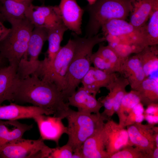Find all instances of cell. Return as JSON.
<instances>
[{
    "mask_svg": "<svg viewBox=\"0 0 158 158\" xmlns=\"http://www.w3.org/2000/svg\"><path fill=\"white\" fill-rule=\"evenodd\" d=\"M66 100L54 83L34 75L18 78L12 101L31 104L44 109L47 115L52 114L63 119L70 109Z\"/></svg>",
    "mask_w": 158,
    "mask_h": 158,
    "instance_id": "1",
    "label": "cell"
},
{
    "mask_svg": "<svg viewBox=\"0 0 158 158\" xmlns=\"http://www.w3.org/2000/svg\"><path fill=\"white\" fill-rule=\"evenodd\" d=\"M75 36L74 53L66 75V87L62 92L66 100L75 92L91 67V57L94 47L106 41L104 37H101L98 34L90 37Z\"/></svg>",
    "mask_w": 158,
    "mask_h": 158,
    "instance_id": "2",
    "label": "cell"
},
{
    "mask_svg": "<svg viewBox=\"0 0 158 158\" xmlns=\"http://www.w3.org/2000/svg\"><path fill=\"white\" fill-rule=\"evenodd\" d=\"M132 8L131 0H96L89 4L85 8L89 16L85 37L97 34L102 26L111 19L125 20Z\"/></svg>",
    "mask_w": 158,
    "mask_h": 158,
    "instance_id": "3",
    "label": "cell"
},
{
    "mask_svg": "<svg viewBox=\"0 0 158 158\" xmlns=\"http://www.w3.org/2000/svg\"><path fill=\"white\" fill-rule=\"evenodd\" d=\"M68 125L67 134L68 140L67 144L73 151L80 149L88 138L102 129L107 118L100 113L92 114L70 109L66 116Z\"/></svg>",
    "mask_w": 158,
    "mask_h": 158,
    "instance_id": "4",
    "label": "cell"
},
{
    "mask_svg": "<svg viewBox=\"0 0 158 158\" xmlns=\"http://www.w3.org/2000/svg\"><path fill=\"white\" fill-rule=\"evenodd\" d=\"M11 25L7 35L0 41V52L9 65L17 66L27 50L35 27L26 18L8 21Z\"/></svg>",
    "mask_w": 158,
    "mask_h": 158,
    "instance_id": "5",
    "label": "cell"
},
{
    "mask_svg": "<svg viewBox=\"0 0 158 158\" xmlns=\"http://www.w3.org/2000/svg\"><path fill=\"white\" fill-rule=\"evenodd\" d=\"M75 45V38L69 39L65 45L61 47L51 62L44 64L40 61L35 75L54 83L62 92L66 87V75Z\"/></svg>",
    "mask_w": 158,
    "mask_h": 158,
    "instance_id": "6",
    "label": "cell"
},
{
    "mask_svg": "<svg viewBox=\"0 0 158 158\" xmlns=\"http://www.w3.org/2000/svg\"><path fill=\"white\" fill-rule=\"evenodd\" d=\"M101 28L104 37L110 44L134 45L142 47L148 46L146 24L138 28L125 20L114 19L106 22Z\"/></svg>",
    "mask_w": 158,
    "mask_h": 158,
    "instance_id": "7",
    "label": "cell"
},
{
    "mask_svg": "<svg viewBox=\"0 0 158 158\" xmlns=\"http://www.w3.org/2000/svg\"><path fill=\"white\" fill-rule=\"evenodd\" d=\"M46 146L41 138L32 140L22 138L4 145L0 150V158H41Z\"/></svg>",
    "mask_w": 158,
    "mask_h": 158,
    "instance_id": "8",
    "label": "cell"
},
{
    "mask_svg": "<svg viewBox=\"0 0 158 158\" xmlns=\"http://www.w3.org/2000/svg\"><path fill=\"white\" fill-rule=\"evenodd\" d=\"M130 143L152 158L156 147L155 138L158 133V127L150 124L135 123L126 126Z\"/></svg>",
    "mask_w": 158,
    "mask_h": 158,
    "instance_id": "9",
    "label": "cell"
},
{
    "mask_svg": "<svg viewBox=\"0 0 158 158\" xmlns=\"http://www.w3.org/2000/svg\"><path fill=\"white\" fill-rule=\"evenodd\" d=\"M47 29L35 27L31 34L26 52L21 60V68L26 72L32 73L37 69L40 62L39 56L44 42L47 40Z\"/></svg>",
    "mask_w": 158,
    "mask_h": 158,
    "instance_id": "10",
    "label": "cell"
},
{
    "mask_svg": "<svg viewBox=\"0 0 158 158\" xmlns=\"http://www.w3.org/2000/svg\"><path fill=\"white\" fill-rule=\"evenodd\" d=\"M25 18L35 27L48 29L62 22L58 6H36L32 3L27 8Z\"/></svg>",
    "mask_w": 158,
    "mask_h": 158,
    "instance_id": "11",
    "label": "cell"
},
{
    "mask_svg": "<svg viewBox=\"0 0 158 158\" xmlns=\"http://www.w3.org/2000/svg\"><path fill=\"white\" fill-rule=\"evenodd\" d=\"M44 115L39 114L33 118L38 126L41 138L43 140L54 141L58 144L62 135L66 133L67 127L63 124L61 118Z\"/></svg>",
    "mask_w": 158,
    "mask_h": 158,
    "instance_id": "12",
    "label": "cell"
},
{
    "mask_svg": "<svg viewBox=\"0 0 158 158\" xmlns=\"http://www.w3.org/2000/svg\"><path fill=\"white\" fill-rule=\"evenodd\" d=\"M63 23L76 35L82 33L81 28L84 10L75 0H61L58 6Z\"/></svg>",
    "mask_w": 158,
    "mask_h": 158,
    "instance_id": "13",
    "label": "cell"
},
{
    "mask_svg": "<svg viewBox=\"0 0 158 158\" xmlns=\"http://www.w3.org/2000/svg\"><path fill=\"white\" fill-rule=\"evenodd\" d=\"M107 121L104 125L107 134L105 149L110 158L111 155L126 146L132 145L126 129L121 127L113 120Z\"/></svg>",
    "mask_w": 158,
    "mask_h": 158,
    "instance_id": "14",
    "label": "cell"
},
{
    "mask_svg": "<svg viewBox=\"0 0 158 158\" xmlns=\"http://www.w3.org/2000/svg\"><path fill=\"white\" fill-rule=\"evenodd\" d=\"M117 76L115 73H108L91 66L81 83L87 92L96 96L101 88L106 87Z\"/></svg>",
    "mask_w": 158,
    "mask_h": 158,
    "instance_id": "15",
    "label": "cell"
},
{
    "mask_svg": "<svg viewBox=\"0 0 158 158\" xmlns=\"http://www.w3.org/2000/svg\"><path fill=\"white\" fill-rule=\"evenodd\" d=\"M107 134L104 127L87 139L80 147L83 158H109L105 149Z\"/></svg>",
    "mask_w": 158,
    "mask_h": 158,
    "instance_id": "16",
    "label": "cell"
},
{
    "mask_svg": "<svg viewBox=\"0 0 158 158\" xmlns=\"http://www.w3.org/2000/svg\"><path fill=\"white\" fill-rule=\"evenodd\" d=\"M69 105L77 108L79 111L92 114L99 113L102 107L96 96L89 93L83 87L78 88L67 99Z\"/></svg>",
    "mask_w": 158,
    "mask_h": 158,
    "instance_id": "17",
    "label": "cell"
},
{
    "mask_svg": "<svg viewBox=\"0 0 158 158\" xmlns=\"http://www.w3.org/2000/svg\"><path fill=\"white\" fill-rule=\"evenodd\" d=\"M40 114L47 115L43 109L34 106H23L11 103L8 105H0V120H17L32 118Z\"/></svg>",
    "mask_w": 158,
    "mask_h": 158,
    "instance_id": "18",
    "label": "cell"
},
{
    "mask_svg": "<svg viewBox=\"0 0 158 158\" xmlns=\"http://www.w3.org/2000/svg\"><path fill=\"white\" fill-rule=\"evenodd\" d=\"M120 73L128 80L133 90H135L147 77L136 54L128 57L124 62Z\"/></svg>",
    "mask_w": 158,
    "mask_h": 158,
    "instance_id": "19",
    "label": "cell"
},
{
    "mask_svg": "<svg viewBox=\"0 0 158 158\" xmlns=\"http://www.w3.org/2000/svg\"><path fill=\"white\" fill-rule=\"evenodd\" d=\"M17 66L9 65L0 68V105L4 101L13 100L16 83L19 78Z\"/></svg>",
    "mask_w": 158,
    "mask_h": 158,
    "instance_id": "20",
    "label": "cell"
},
{
    "mask_svg": "<svg viewBox=\"0 0 158 158\" xmlns=\"http://www.w3.org/2000/svg\"><path fill=\"white\" fill-rule=\"evenodd\" d=\"M17 120L3 121L0 120V150L6 143L22 138L24 133L33 127Z\"/></svg>",
    "mask_w": 158,
    "mask_h": 158,
    "instance_id": "21",
    "label": "cell"
},
{
    "mask_svg": "<svg viewBox=\"0 0 158 158\" xmlns=\"http://www.w3.org/2000/svg\"><path fill=\"white\" fill-rule=\"evenodd\" d=\"M47 29L48 47L47 55L41 61V63L44 64L49 63L53 61L61 47V44L64 34L68 30L63 22Z\"/></svg>",
    "mask_w": 158,
    "mask_h": 158,
    "instance_id": "22",
    "label": "cell"
},
{
    "mask_svg": "<svg viewBox=\"0 0 158 158\" xmlns=\"http://www.w3.org/2000/svg\"><path fill=\"white\" fill-rule=\"evenodd\" d=\"M155 0H131L130 24L135 27L143 26L147 22Z\"/></svg>",
    "mask_w": 158,
    "mask_h": 158,
    "instance_id": "23",
    "label": "cell"
},
{
    "mask_svg": "<svg viewBox=\"0 0 158 158\" xmlns=\"http://www.w3.org/2000/svg\"><path fill=\"white\" fill-rule=\"evenodd\" d=\"M140 102L143 105L148 106L158 103V80L157 79L147 77L137 89Z\"/></svg>",
    "mask_w": 158,
    "mask_h": 158,
    "instance_id": "24",
    "label": "cell"
},
{
    "mask_svg": "<svg viewBox=\"0 0 158 158\" xmlns=\"http://www.w3.org/2000/svg\"><path fill=\"white\" fill-rule=\"evenodd\" d=\"M143 68L147 77L158 68V47L157 45L145 47L136 54Z\"/></svg>",
    "mask_w": 158,
    "mask_h": 158,
    "instance_id": "25",
    "label": "cell"
},
{
    "mask_svg": "<svg viewBox=\"0 0 158 158\" xmlns=\"http://www.w3.org/2000/svg\"><path fill=\"white\" fill-rule=\"evenodd\" d=\"M0 2L1 14L4 20L8 21L12 19L25 18L26 10L30 4L18 2L13 0H0Z\"/></svg>",
    "mask_w": 158,
    "mask_h": 158,
    "instance_id": "26",
    "label": "cell"
},
{
    "mask_svg": "<svg viewBox=\"0 0 158 158\" xmlns=\"http://www.w3.org/2000/svg\"><path fill=\"white\" fill-rule=\"evenodd\" d=\"M140 102L138 92L132 90L125 95L123 97L119 107L116 112L119 119L118 125L124 128L127 118L133 107Z\"/></svg>",
    "mask_w": 158,
    "mask_h": 158,
    "instance_id": "27",
    "label": "cell"
},
{
    "mask_svg": "<svg viewBox=\"0 0 158 158\" xmlns=\"http://www.w3.org/2000/svg\"><path fill=\"white\" fill-rule=\"evenodd\" d=\"M129 85L128 80L123 76H117L106 88L109 90L114 100V113L118 110L122 100L127 93L126 88Z\"/></svg>",
    "mask_w": 158,
    "mask_h": 158,
    "instance_id": "28",
    "label": "cell"
},
{
    "mask_svg": "<svg viewBox=\"0 0 158 158\" xmlns=\"http://www.w3.org/2000/svg\"><path fill=\"white\" fill-rule=\"evenodd\" d=\"M147 21L146 31L148 46L158 45V0H155Z\"/></svg>",
    "mask_w": 158,
    "mask_h": 158,
    "instance_id": "29",
    "label": "cell"
},
{
    "mask_svg": "<svg viewBox=\"0 0 158 158\" xmlns=\"http://www.w3.org/2000/svg\"><path fill=\"white\" fill-rule=\"evenodd\" d=\"M97 52L113 67L116 72L120 73L123 62L112 46L109 45L104 46L99 44Z\"/></svg>",
    "mask_w": 158,
    "mask_h": 158,
    "instance_id": "30",
    "label": "cell"
},
{
    "mask_svg": "<svg viewBox=\"0 0 158 158\" xmlns=\"http://www.w3.org/2000/svg\"><path fill=\"white\" fill-rule=\"evenodd\" d=\"M110 158H150L138 147L128 145L110 156Z\"/></svg>",
    "mask_w": 158,
    "mask_h": 158,
    "instance_id": "31",
    "label": "cell"
},
{
    "mask_svg": "<svg viewBox=\"0 0 158 158\" xmlns=\"http://www.w3.org/2000/svg\"><path fill=\"white\" fill-rule=\"evenodd\" d=\"M73 150L67 144L61 147L55 148H47L44 155V158H72Z\"/></svg>",
    "mask_w": 158,
    "mask_h": 158,
    "instance_id": "32",
    "label": "cell"
},
{
    "mask_svg": "<svg viewBox=\"0 0 158 158\" xmlns=\"http://www.w3.org/2000/svg\"><path fill=\"white\" fill-rule=\"evenodd\" d=\"M91 61L93 64L94 67L97 69L108 73L116 72L113 67L106 61L97 52L92 53Z\"/></svg>",
    "mask_w": 158,
    "mask_h": 158,
    "instance_id": "33",
    "label": "cell"
},
{
    "mask_svg": "<svg viewBox=\"0 0 158 158\" xmlns=\"http://www.w3.org/2000/svg\"><path fill=\"white\" fill-rule=\"evenodd\" d=\"M145 114L158 115V103H153L147 106L143 113Z\"/></svg>",
    "mask_w": 158,
    "mask_h": 158,
    "instance_id": "34",
    "label": "cell"
},
{
    "mask_svg": "<svg viewBox=\"0 0 158 158\" xmlns=\"http://www.w3.org/2000/svg\"><path fill=\"white\" fill-rule=\"evenodd\" d=\"M4 20L0 17V41L4 39L9 32L10 28H6L4 24Z\"/></svg>",
    "mask_w": 158,
    "mask_h": 158,
    "instance_id": "35",
    "label": "cell"
},
{
    "mask_svg": "<svg viewBox=\"0 0 158 158\" xmlns=\"http://www.w3.org/2000/svg\"><path fill=\"white\" fill-rule=\"evenodd\" d=\"M144 115V119L147 121L148 123L153 125L158 124V115L145 114Z\"/></svg>",
    "mask_w": 158,
    "mask_h": 158,
    "instance_id": "36",
    "label": "cell"
},
{
    "mask_svg": "<svg viewBox=\"0 0 158 158\" xmlns=\"http://www.w3.org/2000/svg\"><path fill=\"white\" fill-rule=\"evenodd\" d=\"M158 158V147H156L152 153V158Z\"/></svg>",
    "mask_w": 158,
    "mask_h": 158,
    "instance_id": "37",
    "label": "cell"
},
{
    "mask_svg": "<svg viewBox=\"0 0 158 158\" xmlns=\"http://www.w3.org/2000/svg\"><path fill=\"white\" fill-rule=\"evenodd\" d=\"M4 58L2 56L0 52V68L2 67L1 66V65L3 62V60Z\"/></svg>",
    "mask_w": 158,
    "mask_h": 158,
    "instance_id": "38",
    "label": "cell"
},
{
    "mask_svg": "<svg viewBox=\"0 0 158 158\" xmlns=\"http://www.w3.org/2000/svg\"><path fill=\"white\" fill-rule=\"evenodd\" d=\"M89 3V4H92L94 3L96 0H87Z\"/></svg>",
    "mask_w": 158,
    "mask_h": 158,
    "instance_id": "39",
    "label": "cell"
},
{
    "mask_svg": "<svg viewBox=\"0 0 158 158\" xmlns=\"http://www.w3.org/2000/svg\"><path fill=\"white\" fill-rule=\"evenodd\" d=\"M0 17L1 18H2L4 20V19H3V18L2 15H1V12H0Z\"/></svg>",
    "mask_w": 158,
    "mask_h": 158,
    "instance_id": "40",
    "label": "cell"
},
{
    "mask_svg": "<svg viewBox=\"0 0 158 158\" xmlns=\"http://www.w3.org/2000/svg\"><path fill=\"white\" fill-rule=\"evenodd\" d=\"M48 147V146H47ZM45 152V151H44Z\"/></svg>",
    "mask_w": 158,
    "mask_h": 158,
    "instance_id": "41",
    "label": "cell"
},
{
    "mask_svg": "<svg viewBox=\"0 0 158 158\" xmlns=\"http://www.w3.org/2000/svg\"></svg>",
    "mask_w": 158,
    "mask_h": 158,
    "instance_id": "42",
    "label": "cell"
}]
</instances>
